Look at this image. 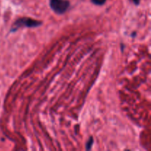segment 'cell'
<instances>
[{
	"label": "cell",
	"mask_w": 151,
	"mask_h": 151,
	"mask_svg": "<svg viewBox=\"0 0 151 151\" xmlns=\"http://www.w3.org/2000/svg\"><path fill=\"white\" fill-rule=\"evenodd\" d=\"M41 22L40 21L35 20V19H30V18H20L17 19L12 27L11 32H15L19 28L22 27H36L41 25Z\"/></svg>",
	"instance_id": "cell-1"
},
{
	"label": "cell",
	"mask_w": 151,
	"mask_h": 151,
	"mask_svg": "<svg viewBox=\"0 0 151 151\" xmlns=\"http://www.w3.org/2000/svg\"><path fill=\"white\" fill-rule=\"evenodd\" d=\"M70 3L68 0H50V6L52 10L59 15L63 14L69 8Z\"/></svg>",
	"instance_id": "cell-2"
},
{
	"label": "cell",
	"mask_w": 151,
	"mask_h": 151,
	"mask_svg": "<svg viewBox=\"0 0 151 151\" xmlns=\"http://www.w3.org/2000/svg\"><path fill=\"white\" fill-rule=\"evenodd\" d=\"M93 143H94V139H93V137H91L89 138V139L86 142V148L87 150H91V148L92 147V145Z\"/></svg>",
	"instance_id": "cell-3"
},
{
	"label": "cell",
	"mask_w": 151,
	"mask_h": 151,
	"mask_svg": "<svg viewBox=\"0 0 151 151\" xmlns=\"http://www.w3.org/2000/svg\"><path fill=\"white\" fill-rule=\"evenodd\" d=\"M91 1L95 5L102 6L105 4V3L106 2V0H91Z\"/></svg>",
	"instance_id": "cell-4"
},
{
	"label": "cell",
	"mask_w": 151,
	"mask_h": 151,
	"mask_svg": "<svg viewBox=\"0 0 151 151\" xmlns=\"http://www.w3.org/2000/svg\"><path fill=\"white\" fill-rule=\"evenodd\" d=\"M133 1H134L136 5H138L140 2V0H133Z\"/></svg>",
	"instance_id": "cell-5"
}]
</instances>
